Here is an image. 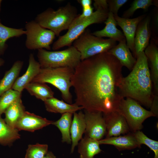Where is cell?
<instances>
[{
	"label": "cell",
	"instance_id": "cell-17",
	"mask_svg": "<svg viewBox=\"0 0 158 158\" xmlns=\"http://www.w3.org/2000/svg\"><path fill=\"white\" fill-rule=\"evenodd\" d=\"M99 142L100 145H113L119 151L140 147L133 133L124 135L106 138L99 140Z\"/></svg>",
	"mask_w": 158,
	"mask_h": 158
},
{
	"label": "cell",
	"instance_id": "cell-30",
	"mask_svg": "<svg viewBox=\"0 0 158 158\" xmlns=\"http://www.w3.org/2000/svg\"><path fill=\"white\" fill-rule=\"evenodd\" d=\"M157 1L152 0H135L132 3L130 7L125 11L123 15V18H129L132 16L134 12L139 9H142L145 11L147 10L149 7L152 5L158 6Z\"/></svg>",
	"mask_w": 158,
	"mask_h": 158
},
{
	"label": "cell",
	"instance_id": "cell-36",
	"mask_svg": "<svg viewBox=\"0 0 158 158\" xmlns=\"http://www.w3.org/2000/svg\"><path fill=\"white\" fill-rule=\"evenodd\" d=\"M93 12V8L92 6L83 8V11L82 13L80 14H78L77 17L79 19L87 18L90 16Z\"/></svg>",
	"mask_w": 158,
	"mask_h": 158
},
{
	"label": "cell",
	"instance_id": "cell-12",
	"mask_svg": "<svg viewBox=\"0 0 158 158\" xmlns=\"http://www.w3.org/2000/svg\"><path fill=\"white\" fill-rule=\"evenodd\" d=\"M117 25L122 29L126 40V44L132 52L135 53L134 38L137 26L140 22L146 16L145 14L133 18L121 17L114 15Z\"/></svg>",
	"mask_w": 158,
	"mask_h": 158
},
{
	"label": "cell",
	"instance_id": "cell-31",
	"mask_svg": "<svg viewBox=\"0 0 158 158\" xmlns=\"http://www.w3.org/2000/svg\"><path fill=\"white\" fill-rule=\"evenodd\" d=\"M133 133L139 146L141 147L142 144L146 145L154 152V158H158V141L149 138L140 130Z\"/></svg>",
	"mask_w": 158,
	"mask_h": 158
},
{
	"label": "cell",
	"instance_id": "cell-7",
	"mask_svg": "<svg viewBox=\"0 0 158 158\" xmlns=\"http://www.w3.org/2000/svg\"><path fill=\"white\" fill-rule=\"evenodd\" d=\"M112 39L97 37L85 30L73 42V46L80 52L81 61L103 52L108 51L116 45Z\"/></svg>",
	"mask_w": 158,
	"mask_h": 158
},
{
	"label": "cell",
	"instance_id": "cell-33",
	"mask_svg": "<svg viewBox=\"0 0 158 158\" xmlns=\"http://www.w3.org/2000/svg\"><path fill=\"white\" fill-rule=\"evenodd\" d=\"M128 1L127 0H107L109 12L112 13L114 15H118L119 9Z\"/></svg>",
	"mask_w": 158,
	"mask_h": 158
},
{
	"label": "cell",
	"instance_id": "cell-23",
	"mask_svg": "<svg viewBox=\"0 0 158 158\" xmlns=\"http://www.w3.org/2000/svg\"><path fill=\"white\" fill-rule=\"evenodd\" d=\"M25 111L21 98L13 102L6 109L4 112V120L11 127L16 129L17 123L23 116Z\"/></svg>",
	"mask_w": 158,
	"mask_h": 158
},
{
	"label": "cell",
	"instance_id": "cell-8",
	"mask_svg": "<svg viewBox=\"0 0 158 158\" xmlns=\"http://www.w3.org/2000/svg\"><path fill=\"white\" fill-rule=\"evenodd\" d=\"M119 111L125 118L132 133L141 129L142 123L146 119L155 116L151 111L145 109L138 102L129 97L122 99Z\"/></svg>",
	"mask_w": 158,
	"mask_h": 158
},
{
	"label": "cell",
	"instance_id": "cell-2",
	"mask_svg": "<svg viewBox=\"0 0 158 158\" xmlns=\"http://www.w3.org/2000/svg\"><path fill=\"white\" fill-rule=\"evenodd\" d=\"M136 59L130 73L121 79L119 93L122 98H130L149 108L154 94L148 61L144 51L138 54Z\"/></svg>",
	"mask_w": 158,
	"mask_h": 158
},
{
	"label": "cell",
	"instance_id": "cell-28",
	"mask_svg": "<svg viewBox=\"0 0 158 158\" xmlns=\"http://www.w3.org/2000/svg\"><path fill=\"white\" fill-rule=\"evenodd\" d=\"M22 28L9 27L2 24L0 19V56L3 55L8 47L6 42L10 38L19 37L25 34Z\"/></svg>",
	"mask_w": 158,
	"mask_h": 158
},
{
	"label": "cell",
	"instance_id": "cell-18",
	"mask_svg": "<svg viewBox=\"0 0 158 158\" xmlns=\"http://www.w3.org/2000/svg\"><path fill=\"white\" fill-rule=\"evenodd\" d=\"M105 26L102 29L95 31L92 34L97 37H108L119 42L126 40L123 34L116 28V22L113 14L109 12L107 18L104 22Z\"/></svg>",
	"mask_w": 158,
	"mask_h": 158
},
{
	"label": "cell",
	"instance_id": "cell-32",
	"mask_svg": "<svg viewBox=\"0 0 158 158\" xmlns=\"http://www.w3.org/2000/svg\"><path fill=\"white\" fill-rule=\"evenodd\" d=\"M48 152L47 144L37 143L35 145H29L25 158H42Z\"/></svg>",
	"mask_w": 158,
	"mask_h": 158
},
{
	"label": "cell",
	"instance_id": "cell-10",
	"mask_svg": "<svg viewBox=\"0 0 158 158\" xmlns=\"http://www.w3.org/2000/svg\"><path fill=\"white\" fill-rule=\"evenodd\" d=\"M86 128L85 136L99 140L106 134V126L102 113L84 110Z\"/></svg>",
	"mask_w": 158,
	"mask_h": 158
},
{
	"label": "cell",
	"instance_id": "cell-5",
	"mask_svg": "<svg viewBox=\"0 0 158 158\" xmlns=\"http://www.w3.org/2000/svg\"><path fill=\"white\" fill-rule=\"evenodd\" d=\"M109 12L108 10L98 9L89 17L79 19L77 16L72 22L67 32L59 36L54 43L52 49L56 50L64 47L71 46L89 26L104 22L107 18Z\"/></svg>",
	"mask_w": 158,
	"mask_h": 158
},
{
	"label": "cell",
	"instance_id": "cell-6",
	"mask_svg": "<svg viewBox=\"0 0 158 158\" xmlns=\"http://www.w3.org/2000/svg\"><path fill=\"white\" fill-rule=\"evenodd\" d=\"M38 50L37 57L41 68L68 67L75 69L81 61L80 52L73 45L61 51Z\"/></svg>",
	"mask_w": 158,
	"mask_h": 158
},
{
	"label": "cell",
	"instance_id": "cell-24",
	"mask_svg": "<svg viewBox=\"0 0 158 158\" xmlns=\"http://www.w3.org/2000/svg\"><path fill=\"white\" fill-rule=\"evenodd\" d=\"M99 141L85 136L78 144V151L80 158H94L102 151Z\"/></svg>",
	"mask_w": 158,
	"mask_h": 158
},
{
	"label": "cell",
	"instance_id": "cell-22",
	"mask_svg": "<svg viewBox=\"0 0 158 158\" xmlns=\"http://www.w3.org/2000/svg\"><path fill=\"white\" fill-rule=\"evenodd\" d=\"M23 64V62L17 60L11 67L5 72L0 81V96L4 93L12 88L16 80L18 77Z\"/></svg>",
	"mask_w": 158,
	"mask_h": 158
},
{
	"label": "cell",
	"instance_id": "cell-1",
	"mask_svg": "<svg viewBox=\"0 0 158 158\" xmlns=\"http://www.w3.org/2000/svg\"><path fill=\"white\" fill-rule=\"evenodd\" d=\"M123 66L108 52L81 61L71 79L75 103L84 110L106 115L119 111L122 98L118 85Z\"/></svg>",
	"mask_w": 158,
	"mask_h": 158
},
{
	"label": "cell",
	"instance_id": "cell-25",
	"mask_svg": "<svg viewBox=\"0 0 158 158\" xmlns=\"http://www.w3.org/2000/svg\"><path fill=\"white\" fill-rule=\"evenodd\" d=\"M25 89L31 95L44 102L54 97V92L45 83L31 82L26 86Z\"/></svg>",
	"mask_w": 158,
	"mask_h": 158
},
{
	"label": "cell",
	"instance_id": "cell-39",
	"mask_svg": "<svg viewBox=\"0 0 158 158\" xmlns=\"http://www.w3.org/2000/svg\"><path fill=\"white\" fill-rule=\"evenodd\" d=\"M4 60L2 58L0 57V67L4 65Z\"/></svg>",
	"mask_w": 158,
	"mask_h": 158
},
{
	"label": "cell",
	"instance_id": "cell-11",
	"mask_svg": "<svg viewBox=\"0 0 158 158\" xmlns=\"http://www.w3.org/2000/svg\"><path fill=\"white\" fill-rule=\"evenodd\" d=\"M106 126V138L128 134L130 131L124 116L119 111L103 115Z\"/></svg>",
	"mask_w": 158,
	"mask_h": 158
},
{
	"label": "cell",
	"instance_id": "cell-15",
	"mask_svg": "<svg viewBox=\"0 0 158 158\" xmlns=\"http://www.w3.org/2000/svg\"><path fill=\"white\" fill-rule=\"evenodd\" d=\"M41 68L39 62L36 60L33 54H31L29 56L28 66L25 72L17 78L11 89L22 92L26 86L38 74Z\"/></svg>",
	"mask_w": 158,
	"mask_h": 158
},
{
	"label": "cell",
	"instance_id": "cell-16",
	"mask_svg": "<svg viewBox=\"0 0 158 158\" xmlns=\"http://www.w3.org/2000/svg\"><path fill=\"white\" fill-rule=\"evenodd\" d=\"M107 52L114 56L123 66H125L130 71L132 69L136 63V59L127 46L126 40L119 42Z\"/></svg>",
	"mask_w": 158,
	"mask_h": 158
},
{
	"label": "cell",
	"instance_id": "cell-38",
	"mask_svg": "<svg viewBox=\"0 0 158 158\" xmlns=\"http://www.w3.org/2000/svg\"><path fill=\"white\" fill-rule=\"evenodd\" d=\"M42 158H56V157L51 151H48L47 154Z\"/></svg>",
	"mask_w": 158,
	"mask_h": 158
},
{
	"label": "cell",
	"instance_id": "cell-37",
	"mask_svg": "<svg viewBox=\"0 0 158 158\" xmlns=\"http://www.w3.org/2000/svg\"><path fill=\"white\" fill-rule=\"evenodd\" d=\"M77 1L80 4L83 8L91 6L92 1L91 0H78Z\"/></svg>",
	"mask_w": 158,
	"mask_h": 158
},
{
	"label": "cell",
	"instance_id": "cell-40",
	"mask_svg": "<svg viewBox=\"0 0 158 158\" xmlns=\"http://www.w3.org/2000/svg\"><path fill=\"white\" fill-rule=\"evenodd\" d=\"M2 1V0H0V12L1 11V3Z\"/></svg>",
	"mask_w": 158,
	"mask_h": 158
},
{
	"label": "cell",
	"instance_id": "cell-29",
	"mask_svg": "<svg viewBox=\"0 0 158 158\" xmlns=\"http://www.w3.org/2000/svg\"><path fill=\"white\" fill-rule=\"evenodd\" d=\"M22 92L11 89L0 96V117L13 102L21 98Z\"/></svg>",
	"mask_w": 158,
	"mask_h": 158
},
{
	"label": "cell",
	"instance_id": "cell-34",
	"mask_svg": "<svg viewBox=\"0 0 158 158\" xmlns=\"http://www.w3.org/2000/svg\"><path fill=\"white\" fill-rule=\"evenodd\" d=\"M93 6L96 10L98 9H102L108 10V5L106 0H95Z\"/></svg>",
	"mask_w": 158,
	"mask_h": 158
},
{
	"label": "cell",
	"instance_id": "cell-21",
	"mask_svg": "<svg viewBox=\"0 0 158 158\" xmlns=\"http://www.w3.org/2000/svg\"><path fill=\"white\" fill-rule=\"evenodd\" d=\"M46 110L49 112L60 113L63 114L66 113L74 114L77 111L83 109L75 103L69 104L60 100L54 97L48 99L44 101Z\"/></svg>",
	"mask_w": 158,
	"mask_h": 158
},
{
	"label": "cell",
	"instance_id": "cell-19",
	"mask_svg": "<svg viewBox=\"0 0 158 158\" xmlns=\"http://www.w3.org/2000/svg\"><path fill=\"white\" fill-rule=\"evenodd\" d=\"M157 42L152 41L144 51L150 62V74L153 83L154 94L158 95V47Z\"/></svg>",
	"mask_w": 158,
	"mask_h": 158
},
{
	"label": "cell",
	"instance_id": "cell-3",
	"mask_svg": "<svg viewBox=\"0 0 158 158\" xmlns=\"http://www.w3.org/2000/svg\"><path fill=\"white\" fill-rule=\"evenodd\" d=\"M78 15L76 8L68 3L56 10L51 8H47L37 15L35 20L58 36L62 31L68 29Z\"/></svg>",
	"mask_w": 158,
	"mask_h": 158
},
{
	"label": "cell",
	"instance_id": "cell-9",
	"mask_svg": "<svg viewBox=\"0 0 158 158\" xmlns=\"http://www.w3.org/2000/svg\"><path fill=\"white\" fill-rule=\"evenodd\" d=\"M26 39L25 46L30 50L45 48L51 49L50 45L56 35L51 30L43 28L35 20L27 22L25 25Z\"/></svg>",
	"mask_w": 158,
	"mask_h": 158
},
{
	"label": "cell",
	"instance_id": "cell-14",
	"mask_svg": "<svg viewBox=\"0 0 158 158\" xmlns=\"http://www.w3.org/2000/svg\"><path fill=\"white\" fill-rule=\"evenodd\" d=\"M53 121L25 111L16 126L18 130L33 132L52 124Z\"/></svg>",
	"mask_w": 158,
	"mask_h": 158
},
{
	"label": "cell",
	"instance_id": "cell-13",
	"mask_svg": "<svg viewBox=\"0 0 158 158\" xmlns=\"http://www.w3.org/2000/svg\"><path fill=\"white\" fill-rule=\"evenodd\" d=\"M151 18L147 16L139 23L136 30L135 38V53L136 59L139 53L144 51L149 44L151 32L150 27Z\"/></svg>",
	"mask_w": 158,
	"mask_h": 158
},
{
	"label": "cell",
	"instance_id": "cell-26",
	"mask_svg": "<svg viewBox=\"0 0 158 158\" xmlns=\"http://www.w3.org/2000/svg\"><path fill=\"white\" fill-rule=\"evenodd\" d=\"M18 130L10 127L4 119L0 117V144L11 146L15 141L20 138Z\"/></svg>",
	"mask_w": 158,
	"mask_h": 158
},
{
	"label": "cell",
	"instance_id": "cell-20",
	"mask_svg": "<svg viewBox=\"0 0 158 158\" xmlns=\"http://www.w3.org/2000/svg\"><path fill=\"white\" fill-rule=\"evenodd\" d=\"M73 114L70 128L71 141V152L73 153L75 147L78 145L79 141L82 138L84 133L86 124L84 113L81 111L76 112Z\"/></svg>",
	"mask_w": 158,
	"mask_h": 158
},
{
	"label": "cell",
	"instance_id": "cell-4",
	"mask_svg": "<svg viewBox=\"0 0 158 158\" xmlns=\"http://www.w3.org/2000/svg\"><path fill=\"white\" fill-rule=\"evenodd\" d=\"M74 71V69L68 67L41 68L31 82L51 84L61 92L63 99L71 104L72 96L70 89L72 86L71 79Z\"/></svg>",
	"mask_w": 158,
	"mask_h": 158
},
{
	"label": "cell",
	"instance_id": "cell-35",
	"mask_svg": "<svg viewBox=\"0 0 158 158\" xmlns=\"http://www.w3.org/2000/svg\"><path fill=\"white\" fill-rule=\"evenodd\" d=\"M151 111L155 116H158V95H154L150 108Z\"/></svg>",
	"mask_w": 158,
	"mask_h": 158
},
{
	"label": "cell",
	"instance_id": "cell-27",
	"mask_svg": "<svg viewBox=\"0 0 158 158\" xmlns=\"http://www.w3.org/2000/svg\"><path fill=\"white\" fill-rule=\"evenodd\" d=\"M73 114L66 113L62 114L61 118L56 121H53L52 124L59 129L62 135V142L68 144L71 143L70 128Z\"/></svg>",
	"mask_w": 158,
	"mask_h": 158
}]
</instances>
